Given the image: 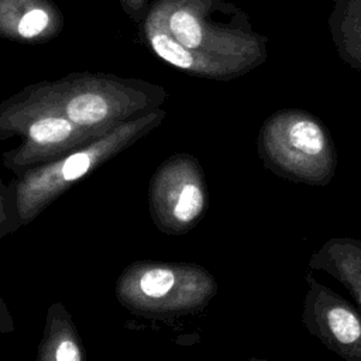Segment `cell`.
<instances>
[{"instance_id": "7c38bea8", "label": "cell", "mask_w": 361, "mask_h": 361, "mask_svg": "<svg viewBox=\"0 0 361 361\" xmlns=\"http://www.w3.org/2000/svg\"><path fill=\"white\" fill-rule=\"evenodd\" d=\"M37 361H86V351L78 327L59 300L47 310Z\"/></svg>"}, {"instance_id": "9a60e30c", "label": "cell", "mask_w": 361, "mask_h": 361, "mask_svg": "<svg viewBox=\"0 0 361 361\" xmlns=\"http://www.w3.org/2000/svg\"><path fill=\"white\" fill-rule=\"evenodd\" d=\"M123 13L137 25H140L148 11L151 0H117Z\"/></svg>"}, {"instance_id": "5b68a950", "label": "cell", "mask_w": 361, "mask_h": 361, "mask_svg": "<svg viewBox=\"0 0 361 361\" xmlns=\"http://www.w3.org/2000/svg\"><path fill=\"white\" fill-rule=\"evenodd\" d=\"M257 145L262 165L289 182L327 186L337 169L327 127L306 110L275 111L261 126Z\"/></svg>"}, {"instance_id": "5bb4252c", "label": "cell", "mask_w": 361, "mask_h": 361, "mask_svg": "<svg viewBox=\"0 0 361 361\" xmlns=\"http://www.w3.org/2000/svg\"><path fill=\"white\" fill-rule=\"evenodd\" d=\"M13 231H14V220H13L8 189L4 186L0 176V240Z\"/></svg>"}, {"instance_id": "30bf717a", "label": "cell", "mask_w": 361, "mask_h": 361, "mask_svg": "<svg viewBox=\"0 0 361 361\" xmlns=\"http://www.w3.org/2000/svg\"><path fill=\"white\" fill-rule=\"evenodd\" d=\"M65 25L52 0H0V38L18 44H44Z\"/></svg>"}, {"instance_id": "9c48e42d", "label": "cell", "mask_w": 361, "mask_h": 361, "mask_svg": "<svg viewBox=\"0 0 361 361\" xmlns=\"http://www.w3.org/2000/svg\"><path fill=\"white\" fill-rule=\"evenodd\" d=\"M140 27L141 37L147 47L159 59L180 72L214 80H231L247 73V71L237 63L196 52L179 44L149 7Z\"/></svg>"}, {"instance_id": "3957f363", "label": "cell", "mask_w": 361, "mask_h": 361, "mask_svg": "<svg viewBox=\"0 0 361 361\" xmlns=\"http://www.w3.org/2000/svg\"><path fill=\"white\" fill-rule=\"evenodd\" d=\"M183 47L240 65L247 72L267 59V38L226 0H151L148 6Z\"/></svg>"}, {"instance_id": "8fae6325", "label": "cell", "mask_w": 361, "mask_h": 361, "mask_svg": "<svg viewBox=\"0 0 361 361\" xmlns=\"http://www.w3.org/2000/svg\"><path fill=\"white\" fill-rule=\"evenodd\" d=\"M309 271L326 272L341 283L361 309V240L331 237L309 259Z\"/></svg>"}, {"instance_id": "2e32d148", "label": "cell", "mask_w": 361, "mask_h": 361, "mask_svg": "<svg viewBox=\"0 0 361 361\" xmlns=\"http://www.w3.org/2000/svg\"><path fill=\"white\" fill-rule=\"evenodd\" d=\"M16 330L14 319L6 305L4 299L0 296V334H8Z\"/></svg>"}, {"instance_id": "8992f818", "label": "cell", "mask_w": 361, "mask_h": 361, "mask_svg": "<svg viewBox=\"0 0 361 361\" xmlns=\"http://www.w3.org/2000/svg\"><path fill=\"white\" fill-rule=\"evenodd\" d=\"M109 131L89 130L59 111L30 99L23 90L0 103V140L21 137V144L3 154V165L16 176L49 164Z\"/></svg>"}, {"instance_id": "4fadbf2b", "label": "cell", "mask_w": 361, "mask_h": 361, "mask_svg": "<svg viewBox=\"0 0 361 361\" xmlns=\"http://www.w3.org/2000/svg\"><path fill=\"white\" fill-rule=\"evenodd\" d=\"M329 28L338 56L361 73V0H336Z\"/></svg>"}, {"instance_id": "277c9868", "label": "cell", "mask_w": 361, "mask_h": 361, "mask_svg": "<svg viewBox=\"0 0 361 361\" xmlns=\"http://www.w3.org/2000/svg\"><path fill=\"white\" fill-rule=\"evenodd\" d=\"M213 274L193 262L142 259L128 264L114 286L128 312L147 319H172L203 310L217 295Z\"/></svg>"}, {"instance_id": "e0dca14e", "label": "cell", "mask_w": 361, "mask_h": 361, "mask_svg": "<svg viewBox=\"0 0 361 361\" xmlns=\"http://www.w3.org/2000/svg\"><path fill=\"white\" fill-rule=\"evenodd\" d=\"M248 361H269V360H264V358H258V357H251Z\"/></svg>"}, {"instance_id": "6da1fadb", "label": "cell", "mask_w": 361, "mask_h": 361, "mask_svg": "<svg viewBox=\"0 0 361 361\" xmlns=\"http://www.w3.org/2000/svg\"><path fill=\"white\" fill-rule=\"evenodd\" d=\"M79 127L110 131L121 123L161 109L168 90L157 83L103 72H73L21 89Z\"/></svg>"}, {"instance_id": "ba28073f", "label": "cell", "mask_w": 361, "mask_h": 361, "mask_svg": "<svg viewBox=\"0 0 361 361\" xmlns=\"http://www.w3.org/2000/svg\"><path fill=\"white\" fill-rule=\"evenodd\" d=\"M302 324L326 348L345 361H361V310L306 274Z\"/></svg>"}, {"instance_id": "52a82bcc", "label": "cell", "mask_w": 361, "mask_h": 361, "mask_svg": "<svg viewBox=\"0 0 361 361\" xmlns=\"http://www.w3.org/2000/svg\"><path fill=\"white\" fill-rule=\"evenodd\" d=\"M148 207L164 234L182 235L197 226L207 207V186L196 157L176 152L162 161L148 183Z\"/></svg>"}, {"instance_id": "7a4b0ae2", "label": "cell", "mask_w": 361, "mask_h": 361, "mask_svg": "<svg viewBox=\"0 0 361 361\" xmlns=\"http://www.w3.org/2000/svg\"><path fill=\"white\" fill-rule=\"evenodd\" d=\"M166 111L157 109L118 124L109 133L49 164L16 176L7 186L14 231L34 221L76 182L94 172L162 124Z\"/></svg>"}]
</instances>
